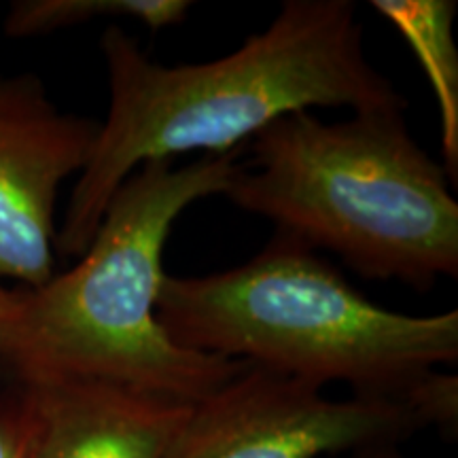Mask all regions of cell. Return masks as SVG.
Instances as JSON below:
<instances>
[{
    "label": "cell",
    "mask_w": 458,
    "mask_h": 458,
    "mask_svg": "<svg viewBox=\"0 0 458 458\" xmlns=\"http://www.w3.org/2000/svg\"><path fill=\"white\" fill-rule=\"evenodd\" d=\"M418 431L394 399H329L312 382L244 365L191 405L165 458H320L399 445Z\"/></svg>",
    "instance_id": "5b68a950"
},
{
    "label": "cell",
    "mask_w": 458,
    "mask_h": 458,
    "mask_svg": "<svg viewBox=\"0 0 458 458\" xmlns=\"http://www.w3.org/2000/svg\"><path fill=\"white\" fill-rule=\"evenodd\" d=\"M242 156L156 159L131 172L71 270L17 289L0 327V365L15 385L102 380L196 403L244 368L179 346L157 318L172 225L191 204L223 196Z\"/></svg>",
    "instance_id": "7a4b0ae2"
},
{
    "label": "cell",
    "mask_w": 458,
    "mask_h": 458,
    "mask_svg": "<svg viewBox=\"0 0 458 458\" xmlns=\"http://www.w3.org/2000/svg\"><path fill=\"white\" fill-rule=\"evenodd\" d=\"M371 7L408 43L420 62L439 111L444 170L458 182V47L454 0H374Z\"/></svg>",
    "instance_id": "ba28073f"
},
{
    "label": "cell",
    "mask_w": 458,
    "mask_h": 458,
    "mask_svg": "<svg viewBox=\"0 0 458 458\" xmlns=\"http://www.w3.org/2000/svg\"><path fill=\"white\" fill-rule=\"evenodd\" d=\"M405 108L331 123L284 114L249 142L250 159L223 196L369 280L427 291L456 278L458 202L444 165L411 139Z\"/></svg>",
    "instance_id": "3957f363"
},
{
    "label": "cell",
    "mask_w": 458,
    "mask_h": 458,
    "mask_svg": "<svg viewBox=\"0 0 458 458\" xmlns=\"http://www.w3.org/2000/svg\"><path fill=\"white\" fill-rule=\"evenodd\" d=\"M100 51L108 111L57 225L62 257L85 253L114 191L142 164L240 151L291 113L408 106L368 60L351 0H284L266 30L196 64L153 62L122 26L102 32Z\"/></svg>",
    "instance_id": "6da1fadb"
},
{
    "label": "cell",
    "mask_w": 458,
    "mask_h": 458,
    "mask_svg": "<svg viewBox=\"0 0 458 458\" xmlns=\"http://www.w3.org/2000/svg\"><path fill=\"white\" fill-rule=\"evenodd\" d=\"M416 420L425 427H437L448 437L458 431V377L442 369H428L411 380L397 397Z\"/></svg>",
    "instance_id": "30bf717a"
},
{
    "label": "cell",
    "mask_w": 458,
    "mask_h": 458,
    "mask_svg": "<svg viewBox=\"0 0 458 458\" xmlns=\"http://www.w3.org/2000/svg\"><path fill=\"white\" fill-rule=\"evenodd\" d=\"M17 306V289H9V286L3 284L0 280V327L7 323L11 314H13Z\"/></svg>",
    "instance_id": "7c38bea8"
},
{
    "label": "cell",
    "mask_w": 458,
    "mask_h": 458,
    "mask_svg": "<svg viewBox=\"0 0 458 458\" xmlns=\"http://www.w3.org/2000/svg\"><path fill=\"white\" fill-rule=\"evenodd\" d=\"M191 7L189 0H17L4 17L3 30L11 38H28L119 17L159 32L181 26Z\"/></svg>",
    "instance_id": "9c48e42d"
},
{
    "label": "cell",
    "mask_w": 458,
    "mask_h": 458,
    "mask_svg": "<svg viewBox=\"0 0 458 458\" xmlns=\"http://www.w3.org/2000/svg\"><path fill=\"white\" fill-rule=\"evenodd\" d=\"M24 388L34 411L32 458H165L193 405L102 380Z\"/></svg>",
    "instance_id": "52a82bcc"
},
{
    "label": "cell",
    "mask_w": 458,
    "mask_h": 458,
    "mask_svg": "<svg viewBox=\"0 0 458 458\" xmlns=\"http://www.w3.org/2000/svg\"><path fill=\"white\" fill-rule=\"evenodd\" d=\"M157 318L179 346L360 397L394 399L456 363L458 310L405 314L368 300L317 250L274 236L261 253L206 276L165 274Z\"/></svg>",
    "instance_id": "277c9868"
},
{
    "label": "cell",
    "mask_w": 458,
    "mask_h": 458,
    "mask_svg": "<svg viewBox=\"0 0 458 458\" xmlns=\"http://www.w3.org/2000/svg\"><path fill=\"white\" fill-rule=\"evenodd\" d=\"M34 411L26 388L0 393V458H32Z\"/></svg>",
    "instance_id": "8fae6325"
},
{
    "label": "cell",
    "mask_w": 458,
    "mask_h": 458,
    "mask_svg": "<svg viewBox=\"0 0 458 458\" xmlns=\"http://www.w3.org/2000/svg\"><path fill=\"white\" fill-rule=\"evenodd\" d=\"M100 122L60 111L34 72L0 77V280L37 289L55 274V206L81 174Z\"/></svg>",
    "instance_id": "8992f818"
},
{
    "label": "cell",
    "mask_w": 458,
    "mask_h": 458,
    "mask_svg": "<svg viewBox=\"0 0 458 458\" xmlns=\"http://www.w3.org/2000/svg\"><path fill=\"white\" fill-rule=\"evenodd\" d=\"M351 458H403V454L397 445H371V448L352 452Z\"/></svg>",
    "instance_id": "4fadbf2b"
}]
</instances>
